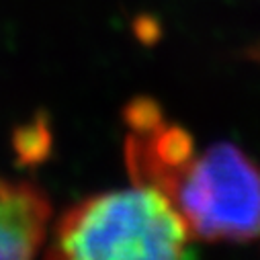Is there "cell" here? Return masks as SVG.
<instances>
[{
    "label": "cell",
    "instance_id": "1",
    "mask_svg": "<svg viewBox=\"0 0 260 260\" xmlns=\"http://www.w3.org/2000/svg\"><path fill=\"white\" fill-rule=\"evenodd\" d=\"M190 230L162 190L138 184L96 194L57 223L51 256L78 260L182 258Z\"/></svg>",
    "mask_w": 260,
    "mask_h": 260
},
{
    "label": "cell",
    "instance_id": "2",
    "mask_svg": "<svg viewBox=\"0 0 260 260\" xmlns=\"http://www.w3.org/2000/svg\"><path fill=\"white\" fill-rule=\"evenodd\" d=\"M166 194L192 238L248 242L260 234V168L234 144L194 154Z\"/></svg>",
    "mask_w": 260,
    "mask_h": 260
},
{
    "label": "cell",
    "instance_id": "3",
    "mask_svg": "<svg viewBox=\"0 0 260 260\" xmlns=\"http://www.w3.org/2000/svg\"><path fill=\"white\" fill-rule=\"evenodd\" d=\"M47 223L49 203L33 184L0 178V258H31Z\"/></svg>",
    "mask_w": 260,
    "mask_h": 260
},
{
    "label": "cell",
    "instance_id": "4",
    "mask_svg": "<svg viewBox=\"0 0 260 260\" xmlns=\"http://www.w3.org/2000/svg\"><path fill=\"white\" fill-rule=\"evenodd\" d=\"M254 57L260 61V43H258V47H256V53H254Z\"/></svg>",
    "mask_w": 260,
    "mask_h": 260
}]
</instances>
